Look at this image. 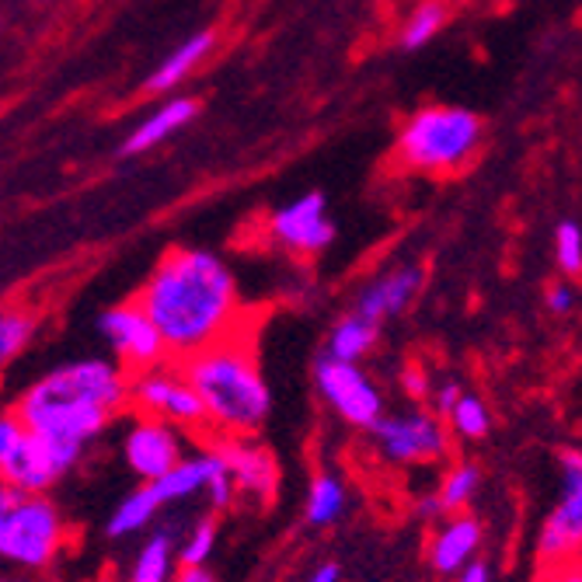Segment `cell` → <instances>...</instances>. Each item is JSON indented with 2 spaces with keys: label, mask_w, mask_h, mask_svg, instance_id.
Listing matches in <instances>:
<instances>
[{
  "label": "cell",
  "mask_w": 582,
  "mask_h": 582,
  "mask_svg": "<svg viewBox=\"0 0 582 582\" xmlns=\"http://www.w3.org/2000/svg\"><path fill=\"white\" fill-rule=\"evenodd\" d=\"M136 304L154 318L175 359H188L241 335L245 318L227 262L200 248L167 252L136 294Z\"/></svg>",
  "instance_id": "1"
},
{
  "label": "cell",
  "mask_w": 582,
  "mask_h": 582,
  "mask_svg": "<svg viewBox=\"0 0 582 582\" xmlns=\"http://www.w3.org/2000/svg\"><path fill=\"white\" fill-rule=\"evenodd\" d=\"M133 401V380L112 359H78L39 377L14 401V416L57 443L84 447Z\"/></svg>",
  "instance_id": "2"
},
{
  "label": "cell",
  "mask_w": 582,
  "mask_h": 582,
  "mask_svg": "<svg viewBox=\"0 0 582 582\" xmlns=\"http://www.w3.org/2000/svg\"><path fill=\"white\" fill-rule=\"evenodd\" d=\"M182 374L200 391L206 419L221 436H252L269 419V384L241 335L182 359Z\"/></svg>",
  "instance_id": "3"
},
{
  "label": "cell",
  "mask_w": 582,
  "mask_h": 582,
  "mask_svg": "<svg viewBox=\"0 0 582 582\" xmlns=\"http://www.w3.org/2000/svg\"><path fill=\"white\" fill-rule=\"evenodd\" d=\"M481 119L457 105H429L401 126L398 157L416 172L450 175L464 167L481 143Z\"/></svg>",
  "instance_id": "4"
},
{
  "label": "cell",
  "mask_w": 582,
  "mask_h": 582,
  "mask_svg": "<svg viewBox=\"0 0 582 582\" xmlns=\"http://www.w3.org/2000/svg\"><path fill=\"white\" fill-rule=\"evenodd\" d=\"M63 544L60 509L45 496H25L11 513H0V554L14 565H50Z\"/></svg>",
  "instance_id": "5"
},
{
  "label": "cell",
  "mask_w": 582,
  "mask_h": 582,
  "mask_svg": "<svg viewBox=\"0 0 582 582\" xmlns=\"http://www.w3.org/2000/svg\"><path fill=\"white\" fill-rule=\"evenodd\" d=\"M562 499L541 527L538 558L548 569L582 562V453L562 450Z\"/></svg>",
  "instance_id": "6"
},
{
  "label": "cell",
  "mask_w": 582,
  "mask_h": 582,
  "mask_svg": "<svg viewBox=\"0 0 582 582\" xmlns=\"http://www.w3.org/2000/svg\"><path fill=\"white\" fill-rule=\"evenodd\" d=\"M321 398L335 408L338 419H346L356 429H374L384 419V395L380 387L367 377V370L353 359L321 356L314 367Z\"/></svg>",
  "instance_id": "7"
},
{
  "label": "cell",
  "mask_w": 582,
  "mask_h": 582,
  "mask_svg": "<svg viewBox=\"0 0 582 582\" xmlns=\"http://www.w3.org/2000/svg\"><path fill=\"white\" fill-rule=\"evenodd\" d=\"M133 405L143 411V416L167 419V422H175L178 429L210 426L206 405H203L196 387H192V380L185 374H172L164 367L136 374V380H133Z\"/></svg>",
  "instance_id": "8"
},
{
  "label": "cell",
  "mask_w": 582,
  "mask_h": 582,
  "mask_svg": "<svg viewBox=\"0 0 582 582\" xmlns=\"http://www.w3.org/2000/svg\"><path fill=\"white\" fill-rule=\"evenodd\" d=\"M370 432H374L377 450L387 460H395V464L436 460L450 447L443 422L429 416V411H398V416H384Z\"/></svg>",
  "instance_id": "9"
},
{
  "label": "cell",
  "mask_w": 582,
  "mask_h": 582,
  "mask_svg": "<svg viewBox=\"0 0 582 582\" xmlns=\"http://www.w3.org/2000/svg\"><path fill=\"white\" fill-rule=\"evenodd\" d=\"M99 328L109 338V346L115 349V356L123 359V367H130L136 374L154 370V367H161V363H164V356H172V353H167V343H164L161 328L154 325V318L136 300L126 304V307L105 310Z\"/></svg>",
  "instance_id": "10"
},
{
  "label": "cell",
  "mask_w": 582,
  "mask_h": 582,
  "mask_svg": "<svg viewBox=\"0 0 582 582\" xmlns=\"http://www.w3.org/2000/svg\"><path fill=\"white\" fill-rule=\"evenodd\" d=\"M182 436L175 422L157 419V416H140L126 436H123V460L126 468L143 478V481H157L167 471H175L182 464Z\"/></svg>",
  "instance_id": "11"
},
{
  "label": "cell",
  "mask_w": 582,
  "mask_h": 582,
  "mask_svg": "<svg viewBox=\"0 0 582 582\" xmlns=\"http://www.w3.org/2000/svg\"><path fill=\"white\" fill-rule=\"evenodd\" d=\"M81 450L84 447L45 440V436H39V432L29 429L25 447H21L18 457L8 460V464L0 468V471H4V481L18 484V489H25L29 496H42L53 481H60L70 468L78 464Z\"/></svg>",
  "instance_id": "12"
},
{
  "label": "cell",
  "mask_w": 582,
  "mask_h": 582,
  "mask_svg": "<svg viewBox=\"0 0 582 582\" xmlns=\"http://www.w3.org/2000/svg\"><path fill=\"white\" fill-rule=\"evenodd\" d=\"M269 234L289 252L314 255V252L328 248L335 241V224L325 213V196L321 192H307L304 200L276 210L269 216Z\"/></svg>",
  "instance_id": "13"
},
{
  "label": "cell",
  "mask_w": 582,
  "mask_h": 582,
  "mask_svg": "<svg viewBox=\"0 0 582 582\" xmlns=\"http://www.w3.org/2000/svg\"><path fill=\"white\" fill-rule=\"evenodd\" d=\"M216 450L224 453V460L231 464V474L237 481V492H245L252 499H273L276 496V484H279V468H276V457L252 443L248 436H224V440L213 443Z\"/></svg>",
  "instance_id": "14"
},
{
  "label": "cell",
  "mask_w": 582,
  "mask_h": 582,
  "mask_svg": "<svg viewBox=\"0 0 582 582\" xmlns=\"http://www.w3.org/2000/svg\"><path fill=\"white\" fill-rule=\"evenodd\" d=\"M419 286H422V273L416 265H401V269H391L363 286L356 294L353 310H359L363 318H370V321L395 318V314H401L411 300H416Z\"/></svg>",
  "instance_id": "15"
},
{
  "label": "cell",
  "mask_w": 582,
  "mask_h": 582,
  "mask_svg": "<svg viewBox=\"0 0 582 582\" xmlns=\"http://www.w3.org/2000/svg\"><path fill=\"white\" fill-rule=\"evenodd\" d=\"M478 548H481V523L468 513H460L436 530V538L429 541V565L440 575H457L460 569L474 562Z\"/></svg>",
  "instance_id": "16"
},
{
  "label": "cell",
  "mask_w": 582,
  "mask_h": 582,
  "mask_svg": "<svg viewBox=\"0 0 582 582\" xmlns=\"http://www.w3.org/2000/svg\"><path fill=\"white\" fill-rule=\"evenodd\" d=\"M200 112V105L192 102V99H172V102H164L154 115H147L143 123L126 136L123 143V154L133 157V154H143V151H154L157 143H164L172 133H178L185 123H192Z\"/></svg>",
  "instance_id": "17"
},
{
  "label": "cell",
  "mask_w": 582,
  "mask_h": 582,
  "mask_svg": "<svg viewBox=\"0 0 582 582\" xmlns=\"http://www.w3.org/2000/svg\"><path fill=\"white\" fill-rule=\"evenodd\" d=\"M213 45H216V35H213L210 29H206V32H196L192 39H185L172 57L161 60V67L147 78L143 91H167V88H178V84L192 74V70H196V67L210 57Z\"/></svg>",
  "instance_id": "18"
},
{
  "label": "cell",
  "mask_w": 582,
  "mask_h": 582,
  "mask_svg": "<svg viewBox=\"0 0 582 582\" xmlns=\"http://www.w3.org/2000/svg\"><path fill=\"white\" fill-rule=\"evenodd\" d=\"M216 464H221V453L210 450L203 457H188L182 460V464L175 471H167L164 478L151 481L154 484V492L161 496V502H178V499H188V496H196V492H206V484L216 471Z\"/></svg>",
  "instance_id": "19"
},
{
  "label": "cell",
  "mask_w": 582,
  "mask_h": 582,
  "mask_svg": "<svg viewBox=\"0 0 582 582\" xmlns=\"http://www.w3.org/2000/svg\"><path fill=\"white\" fill-rule=\"evenodd\" d=\"M377 328H380V321H370V318H363L359 310H353V314H346L343 321H335V328L328 331L325 353L335 356V359L359 363L377 346Z\"/></svg>",
  "instance_id": "20"
},
{
  "label": "cell",
  "mask_w": 582,
  "mask_h": 582,
  "mask_svg": "<svg viewBox=\"0 0 582 582\" xmlns=\"http://www.w3.org/2000/svg\"><path fill=\"white\" fill-rule=\"evenodd\" d=\"M161 496L154 492V484L151 481H143L140 489H133L123 502L115 506V513L109 517V527L105 533L109 538H130V533H140L143 527H147L154 517H157V509H161Z\"/></svg>",
  "instance_id": "21"
},
{
  "label": "cell",
  "mask_w": 582,
  "mask_h": 582,
  "mask_svg": "<svg viewBox=\"0 0 582 582\" xmlns=\"http://www.w3.org/2000/svg\"><path fill=\"white\" fill-rule=\"evenodd\" d=\"M175 579V533L157 530L133 558L130 582H172Z\"/></svg>",
  "instance_id": "22"
},
{
  "label": "cell",
  "mask_w": 582,
  "mask_h": 582,
  "mask_svg": "<svg viewBox=\"0 0 582 582\" xmlns=\"http://www.w3.org/2000/svg\"><path fill=\"white\" fill-rule=\"evenodd\" d=\"M346 513V489L335 474H318L310 481V496H307V523L314 527H328Z\"/></svg>",
  "instance_id": "23"
},
{
  "label": "cell",
  "mask_w": 582,
  "mask_h": 582,
  "mask_svg": "<svg viewBox=\"0 0 582 582\" xmlns=\"http://www.w3.org/2000/svg\"><path fill=\"white\" fill-rule=\"evenodd\" d=\"M443 21H447V8L440 0H426V4H419L408 14L405 29H401V45L405 50H422V45L436 39V32L443 29Z\"/></svg>",
  "instance_id": "24"
},
{
  "label": "cell",
  "mask_w": 582,
  "mask_h": 582,
  "mask_svg": "<svg viewBox=\"0 0 582 582\" xmlns=\"http://www.w3.org/2000/svg\"><path fill=\"white\" fill-rule=\"evenodd\" d=\"M450 426H453L457 436H464V440H481V436L489 432V426H492V416H489V408H484L481 398L460 395V401L450 411Z\"/></svg>",
  "instance_id": "25"
},
{
  "label": "cell",
  "mask_w": 582,
  "mask_h": 582,
  "mask_svg": "<svg viewBox=\"0 0 582 582\" xmlns=\"http://www.w3.org/2000/svg\"><path fill=\"white\" fill-rule=\"evenodd\" d=\"M35 335V318L25 310H8L0 318V356L14 359L21 349L29 346V338Z\"/></svg>",
  "instance_id": "26"
},
{
  "label": "cell",
  "mask_w": 582,
  "mask_h": 582,
  "mask_svg": "<svg viewBox=\"0 0 582 582\" xmlns=\"http://www.w3.org/2000/svg\"><path fill=\"white\" fill-rule=\"evenodd\" d=\"M478 481H481V474H478L474 464H460V468H453V471L443 478V489H440L447 509H453V513H457V509H464V506L474 499V492H478Z\"/></svg>",
  "instance_id": "27"
},
{
  "label": "cell",
  "mask_w": 582,
  "mask_h": 582,
  "mask_svg": "<svg viewBox=\"0 0 582 582\" xmlns=\"http://www.w3.org/2000/svg\"><path fill=\"white\" fill-rule=\"evenodd\" d=\"M554 255H558V265H562V273H569V276L582 273V227L579 224H572V221L558 224Z\"/></svg>",
  "instance_id": "28"
},
{
  "label": "cell",
  "mask_w": 582,
  "mask_h": 582,
  "mask_svg": "<svg viewBox=\"0 0 582 582\" xmlns=\"http://www.w3.org/2000/svg\"><path fill=\"white\" fill-rule=\"evenodd\" d=\"M213 548H216V523L213 520H200L196 527L188 530L185 544L178 548V562L182 565H206Z\"/></svg>",
  "instance_id": "29"
},
{
  "label": "cell",
  "mask_w": 582,
  "mask_h": 582,
  "mask_svg": "<svg viewBox=\"0 0 582 582\" xmlns=\"http://www.w3.org/2000/svg\"><path fill=\"white\" fill-rule=\"evenodd\" d=\"M216 450V447H213ZM221 453V450H216ZM206 496H210V502L216 506V509H227L231 502H234V496H237V481H234V474H231V464L224 460V453H221V464H216V471H213V478H210V484H206Z\"/></svg>",
  "instance_id": "30"
},
{
  "label": "cell",
  "mask_w": 582,
  "mask_h": 582,
  "mask_svg": "<svg viewBox=\"0 0 582 582\" xmlns=\"http://www.w3.org/2000/svg\"><path fill=\"white\" fill-rule=\"evenodd\" d=\"M405 391L411 395V398H429L432 391H429V380H426V374L419 370V367H408L405 370Z\"/></svg>",
  "instance_id": "31"
},
{
  "label": "cell",
  "mask_w": 582,
  "mask_h": 582,
  "mask_svg": "<svg viewBox=\"0 0 582 582\" xmlns=\"http://www.w3.org/2000/svg\"><path fill=\"white\" fill-rule=\"evenodd\" d=\"M572 304H575V294H572L569 286H551V289H548V307H551L554 314L572 310Z\"/></svg>",
  "instance_id": "32"
},
{
  "label": "cell",
  "mask_w": 582,
  "mask_h": 582,
  "mask_svg": "<svg viewBox=\"0 0 582 582\" xmlns=\"http://www.w3.org/2000/svg\"><path fill=\"white\" fill-rule=\"evenodd\" d=\"M460 395H464V391H460V387L450 380V384H443L440 391H436L432 398H436V408H440V411H447V416H450V411H453V405L460 401Z\"/></svg>",
  "instance_id": "33"
},
{
  "label": "cell",
  "mask_w": 582,
  "mask_h": 582,
  "mask_svg": "<svg viewBox=\"0 0 582 582\" xmlns=\"http://www.w3.org/2000/svg\"><path fill=\"white\" fill-rule=\"evenodd\" d=\"M544 582H582V562H572V565H558V569H548Z\"/></svg>",
  "instance_id": "34"
},
{
  "label": "cell",
  "mask_w": 582,
  "mask_h": 582,
  "mask_svg": "<svg viewBox=\"0 0 582 582\" xmlns=\"http://www.w3.org/2000/svg\"><path fill=\"white\" fill-rule=\"evenodd\" d=\"M172 582H216V579L206 572V565H182Z\"/></svg>",
  "instance_id": "35"
},
{
  "label": "cell",
  "mask_w": 582,
  "mask_h": 582,
  "mask_svg": "<svg viewBox=\"0 0 582 582\" xmlns=\"http://www.w3.org/2000/svg\"><path fill=\"white\" fill-rule=\"evenodd\" d=\"M440 513H447V502H443V496H440V492H436V496H426V499H419V517L432 520V517H440Z\"/></svg>",
  "instance_id": "36"
},
{
  "label": "cell",
  "mask_w": 582,
  "mask_h": 582,
  "mask_svg": "<svg viewBox=\"0 0 582 582\" xmlns=\"http://www.w3.org/2000/svg\"><path fill=\"white\" fill-rule=\"evenodd\" d=\"M453 582H489V565L481 562H471L468 569H460Z\"/></svg>",
  "instance_id": "37"
},
{
  "label": "cell",
  "mask_w": 582,
  "mask_h": 582,
  "mask_svg": "<svg viewBox=\"0 0 582 582\" xmlns=\"http://www.w3.org/2000/svg\"><path fill=\"white\" fill-rule=\"evenodd\" d=\"M307 582H338V565H321Z\"/></svg>",
  "instance_id": "38"
},
{
  "label": "cell",
  "mask_w": 582,
  "mask_h": 582,
  "mask_svg": "<svg viewBox=\"0 0 582 582\" xmlns=\"http://www.w3.org/2000/svg\"><path fill=\"white\" fill-rule=\"evenodd\" d=\"M533 582H544V579H533Z\"/></svg>",
  "instance_id": "39"
}]
</instances>
